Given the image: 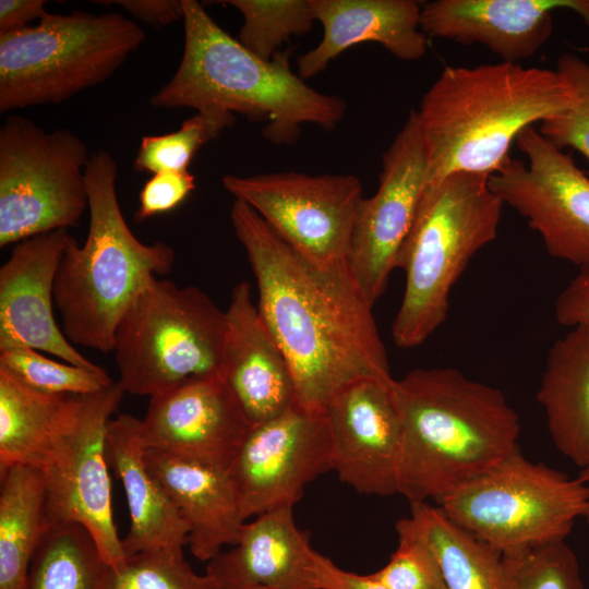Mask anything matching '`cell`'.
Returning <instances> with one entry per match:
<instances>
[{
  "instance_id": "cell-1",
  "label": "cell",
  "mask_w": 589,
  "mask_h": 589,
  "mask_svg": "<svg viewBox=\"0 0 589 589\" xmlns=\"http://www.w3.org/2000/svg\"><path fill=\"white\" fill-rule=\"evenodd\" d=\"M230 219L254 273L261 317L289 364L297 404L325 412L354 382L392 385L373 304L349 263L314 265L242 201H233Z\"/></svg>"
},
{
  "instance_id": "cell-2",
  "label": "cell",
  "mask_w": 589,
  "mask_h": 589,
  "mask_svg": "<svg viewBox=\"0 0 589 589\" xmlns=\"http://www.w3.org/2000/svg\"><path fill=\"white\" fill-rule=\"evenodd\" d=\"M401 428L398 494L438 503L518 448L520 421L496 387L454 368L414 369L392 385Z\"/></svg>"
},
{
  "instance_id": "cell-3",
  "label": "cell",
  "mask_w": 589,
  "mask_h": 589,
  "mask_svg": "<svg viewBox=\"0 0 589 589\" xmlns=\"http://www.w3.org/2000/svg\"><path fill=\"white\" fill-rule=\"evenodd\" d=\"M574 101L573 88L554 70L503 61L446 67L416 110L428 183L455 172L492 176L522 130Z\"/></svg>"
},
{
  "instance_id": "cell-4",
  "label": "cell",
  "mask_w": 589,
  "mask_h": 589,
  "mask_svg": "<svg viewBox=\"0 0 589 589\" xmlns=\"http://www.w3.org/2000/svg\"><path fill=\"white\" fill-rule=\"evenodd\" d=\"M184 47L172 77L149 99L155 108L218 109L265 123L275 145L298 141L303 124L335 129L346 101L318 92L293 73L291 48L263 60L231 37L195 0H183Z\"/></svg>"
},
{
  "instance_id": "cell-5",
  "label": "cell",
  "mask_w": 589,
  "mask_h": 589,
  "mask_svg": "<svg viewBox=\"0 0 589 589\" xmlns=\"http://www.w3.org/2000/svg\"><path fill=\"white\" fill-rule=\"evenodd\" d=\"M112 155L91 154L85 178L89 221L85 242L70 236L53 286L61 329L77 346L113 350L120 317L156 275L168 274L175 252L168 244L144 243L124 220L117 191Z\"/></svg>"
},
{
  "instance_id": "cell-6",
  "label": "cell",
  "mask_w": 589,
  "mask_h": 589,
  "mask_svg": "<svg viewBox=\"0 0 589 589\" xmlns=\"http://www.w3.org/2000/svg\"><path fill=\"white\" fill-rule=\"evenodd\" d=\"M489 177L455 172L425 185L396 259L406 276L392 325L399 348L423 344L446 320L449 294L470 260L498 232L504 204Z\"/></svg>"
},
{
  "instance_id": "cell-7",
  "label": "cell",
  "mask_w": 589,
  "mask_h": 589,
  "mask_svg": "<svg viewBox=\"0 0 589 589\" xmlns=\"http://www.w3.org/2000/svg\"><path fill=\"white\" fill-rule=\"evenodd\" d=\"M119 13L46 12L0 34V111L61 104L110 77L145 40Z\"/></svg>"
},
{
  "instance_id": "cell-8",
  "label": "cell",
  "mask_w": 589,
  "mask_h": 589,
  "mask_svg": "<svg viewBox=\"0 0 589 589\" xmlns=\"http://www.w3.org/2000/svg\"><path fill=\"white\" fill-rule=\"evenodd\" d=\"M227 320L202 289L153 278L115 332L124 393L149 398L200 376L220 374Z\"/></svg>"
},
{
  "instance_id": "cell-9",
  "label": "cell",
  "mask_w": 589,
  "mask_h": 589,
  "mask_svg": "<svg viewBox=\"0 0 589 589\" xmlns=\"http://www.w3.org/2000/svg\"><path fill=\"white\" fill-rule=\"evenodd\" d=\"M589 492L526 458L519 447L437 505L457 525L502 555L564 541L588 508Z\"/></svg>"
},
{
  "instance_id": "cell-10",
  "label": "cell",
  "mask_w": 589,
  "mask_h": 589,
  "mask_svg": "<svg viewBox=\"0 0 589 589\" xmlns=\"http://www.w3.org/2000/svg\"><path fill=\"white\" fill-rule=\"evenodd\" d=\"M91 155L73 132L9 116L0 128V247L79 224Z\"/></svg>"
},
{
  "instance_id": "cell-11",
  "label": "cell",
  "mask_w": 589,
  "mask_h": 589,
  "mask_svg": "<svg viewBox=\"0 0 589 589\" xmlns=\"http://www.w3.org/2000/svg\"><path fill=\"white\" fill-rule=\"evenodd\" d=\"M123 394L115 381L86 395L76 418L53 438L35 466L43 474L48 524L82 525L112 569L123 563L125 553L112 515L105 434Z\"/></svg>"
},
{
  "instance_id": "cell-12",
  "label": "cell",
  "mask_w": 589,
  "mask_h": 589,
  "mask_svg": "<svg viewBox=\"0 0 589 589\" xmlns=\"http://www.w3.org/2000/svg\"><path fill=\"white\" fill-rule=\"evenodd\" d=\"M224 188L248 204L293 250L321 267L348 263L362 183L353 175L297 171L226 175Z\"/></svg>"
},
{
  "instance_id": "cell-13",
  "label": "cell",
  "mask_w": 589,
  "mask_h": 589,
  "mask_svg": "<svg viewBox=\"0 0 589 589\" xmlns=\"http://www.w3.org/2000/svg\"><path fill=\"white\" fill-rule=\"evenodd\" d=\"M516 144L527 163L509 158L489 177L492 192L537 231L546 252L578 268L589 264V176L533 125Z\"/></svg>"
},
{
  "instance_id": "cell-14",
  "label": "cell",
  "mask_w": 589,
  "mask_h": 589,
  "mask_svg": "<svg viewBox=\"0 0 589 589\" xmlns=\"http://www.w3.org/2000/svg\"><path fill=\"white\" fill-rule=\"evenodd\" d=\"M428 184V157L414 109L382 155L376 192L363 197L352 233L348 263L374 305L384 293L399 250L413 224Z\"/></svg>"
},
{
  "instance_id": "cell-15",
  "label": "cell",
  "mask_w": 589,
  "mask_h": 589,
  "mask_svg": "<svg viewBox=\"0 0 589 589\" xmlns=\"http://www.w3.org/2000/svg\"><path fill=\"white\" fill-rule=\"evenodd\" d=\"M332 470V438L325 412L297 402L286 412L251 426L229 469L242 520L293 507L308 483Z\"/></svg>"
},
{
  "instance_id": "cell-16",
  "label": "cell",
  "mask_w": 589,
  "mask_h": 589,
  "mask_svg": "<svg viewBox=\"0 0 589 589\" xmlns=\"http://www.w3.org/2000/svg\"><path fill=\"white\" fill-rule=\"evenodd\" d=\"M250 429L220 374L194 377L151 397L142 420L148 449L225 470L230 469Z\"/></svg>"
},
{
  "instance_id": "cell-17",
  "label": "cell",
  "mask_w": 589,
  "mask_h": 589,
  "mask_svg": "<svg viewBox=\"0 0 589 589\" xmlns=\"http://www.w3.org/2000/svg\"><path fill=\"white\" fill-rule=\"evenodd\" d=\"M392 385L373 380L354 382L336 394L325 409L332 470L362 494H398L401 428Z\"/></svg>"
},
{
  "instance_id": "cell-18",
  "label": "cell",
  "mask_w": 589,
  "mask_h": 589,
  "mask_svg": "<svg viewBox=\"0 0 589 589\" xmlns=\"http://www.w3.org/2000/svg\"><path fill=\"white\" fill-rule=\"evenodd\" d=\"M70 236L59 229L24 239L1 266L0 350L27 347L98 370L68 340L53 315L55 278Z\"/></svg>"
},
{
  "instance_id": "cell-19",
  "label": "cell",
  "mask_w": 589,
  "mask_h": 589,
  "mask_svg": "<svg viewBox=\"0 0 589 589\" xmlns=\"http://www.w3.org/2000/svg\"><path fill=\"white\" fill-rule=\"evenodd\" d=\"M558 9L575 11L589 26V0H433L422 3L420 27L428 37L481 44L517 63L549 40Z\"/></svg>"
},
{
  "instance_id": "cell-20",
  "label": "cell",
  "mask_w": 589,
  "mask_h": 589,
  "mask_svg": "<svg viewBox=\"0 0 589 589\" xmlns=\"http://www.w3.org/2000/svg\"><path fill=\"white\" fill-rule=\"evenodd\" d=\"M225 311L227 330L220 375L250 425L255 426L283 414L297 402L293 377L261 317L248 281L235 285Z\"/></svg>"
},
{
  "instance_id": "cell-21",
  "label": "cell",
  "mask_w": 589,
  "mask_h": 589,
  "mask_svg": "<svg viewBox=\"0 0 589 589\" xmlns=\"http://www.w3.org/2000/svg\"><path fill=\"white\" fill-rule=\"evenodd\" d=\"M316 553L293 507H281L244 522L237 543L208 561L205 575L215 589H318Z\"/></svg>"
},
{
  "instance_id": "cell-22",
  "label": "cell",
  "mask_w": 589,
  "mask_h": 589,
  "mask_svg": "<svg viewBox=\"0 0 589 589\" xmlns=\"http://www.w3.org/2000/svg\"><path fill=\"white\" fill-rule=\"evenodd\" d=\"M322 40L297 59L303 79L322 73L345 50L362 43L382 45L405 61L422 58L428 36L420 27L421 2L416 0H310Z\"/></svg>"
},
{
  "instance_id": "cell-23",
  "label": "cell",
  "mask_w": 589,
  "mask_h": 589,
  "mask_svg": "<svg viewBox=\"0 0 589 589\" xmlns=\"http://www.w3.org/2000/svg\"><path fill=\"white\" fill-rule=\"evenodd\" d=\"M145 460L189 525L188 543L197 560L208 562L237 543L245 521L229 470L148 448Z\"/></svg>"
},
{
  "instance_id": "cell-24",
  "label": "cell",
  "mask_w": 589,
  "mask_h": 589,
  "mask_svg": "<svg viewBox=\"0 0 589 589\" xmlns=\"http://www.w3.org/2000/svg\"><path fill=\"white\" fill-rule=\"evenodd\" d=\"M105 448L108 465L122 482L130 513V531L122 540L125 556L188 544L189 525L146 465L142 420L127 413L111 419Z\"/></svg>"
},
{
  "instance_id": "cell-25",
  "label": "cell",
  "mask_w": 589,
  "mask_h": 589,
  "mask_svg": "<svg viewBox=\"0 0 589 589\" xmlns=\"http://www.w3.org/2000/svg\"><path fill=\"white\" fill-rule=\"evenodd\" d=\"M537 400L555 447L580 469L589 465V326L569 327L550 347Z\"/></svg>"
},
{
  "instance_id": "cell-26",
  "label": "cell",
  "mask_w": 589,
  "mask_h": 589,
  "mask_svg": "<svg viewBox=\"0 0 589 589\" xmlns=\"http://www.w3.org/2000/svg\"><path fill=\"white\" fill-rule=\"evenodd\" d=\"M85 397L36 392L0 370V470L17 464L35 467L76 418Z\"/></svg>"
},
{
  "instance_id": "cell-27",
  "label": "cell",
  "mask_w": 589,
  "mask_h": 589,
  "mask_svg": "<svg viewBox=\"0 0 589 589\" xmlns=\"http://www.w3.org/2000/svg\"><path fill=\"white\" fill-rule=\"evenodd\" d=\"M434 554L447 589H505L503 556L454 522L438 505L410 504L396 522Z\"/></svg>"
},
{
  "instance_id": "cell-28",
  "label": "cell",
  "mask_w": 589,
  "mask_h": 589,
  "mask_svg": "<svg viewBox=\"0 0 589 589\" xmlns=\"http://www.w3.org/2000/svg\"><path fill=\"white\" fill-rule=\"evenodd\" d=\"M0 589H25L33 556L49 527L41 472L28 465L0 470Z\"/></svg>"
},
{
  "instance_id": "cell-29",
  "label": "cell",
  "mask_w": 589,
  "mask_h": 589,
  "mask_svg": "<svg viewBox=\"0 0 589 589\" xmlns=\"http://www.w3.org/2000/svg\"><path fill=\"white\" fill-rule=\"evenodd\" d=\"M109 569L82 525H49L31 562L25 589H106Z\"/></svg>"
},
{
  "instance_id": "cell-30",
  "label": "cell",
  "mask_w": 589,
  "mask_h": 589,
  "mask_svg": "<svg viewBox=\"0 0 589 589\" xmlns=\"http://www.w3.org/2000/svg\"><path fill=\"white\" fill-rule=\"evenodd\" d=\"M243 15L238 41L256 57L269 61L292 36L309 33L315 22L310 0L220 1Z\"/></svg>"
},
{
  "instance_id": "cell-31",
  "label": "cell",
  "mask_w": 589,
  "mask_h": 589,
  "mask_svg": "<svg viewBox=\"0 0 589 589\" xmlns=\"http://www.w3.org/2000/svg\"><path fill=\"white\" fill-rule=\"evenodd\" d=\"M235 122L236 115L228 111H196L175 132L143 136L133 168L135 171L153 175L160 171H187L199 149Z\"/></svg>"
},
{
  "instance_id": "cell-32",
  "label": "cell",
  "mask_w": 589,
  "mask_h": 589,
  "mask_svg": "<svg viewBox=\"0 0 589 589\" xmlns=\"http://www.w3.org/2000/svg\"><path fill=\"white\" fill-rule=\"evenodd\" d=\"M0 370L23 385L50 395L94 394L115 382L103 368L92 370L58 362L27 347L0 350Z\"/></svg>"
},
{
  "instance_id": "cell-33",
  "label": "cell",
  "mask_w": 589,
  "mask_h": 589,
  "mask_svg": "<svg viewBox=\"0 0 589 589\" xmlns=\"http://www.w3.org/2000/svg\"><path fill=\"white\" fill-rule=\"evenodd\" d=\"M106 589H215L211 579L197 575L184 560L182 549L158 548L127 555L110 567Z\"/></svg>"
},
{
  "instance_id": "cell-34",
  "label": "cell",
  "mask_w": 589,
  "mask_h": 589,
  "mask_svg": "<svg viewBox=\"0 0 589 589\" xmlns=\"http://www.w3.org/2000/svg\"><path fill=\"white\" fill-rule=\"evenodd\" d=\"M502 556L505 589H584L577 557L565 540Z\"/></svg>"
},
{
  "instance_id": "cell-35",
  "label": "cell",
  "mask_w": 589,
  "mask_h": 589,
  "mask_svg": "<svg viewBox=\"0 0 589 589\" xmlns=\"http://www.w3.org/2000/svg\"><path fill=\"white\" fill-rule=\"evenodd\" d=\"M556 71L575 94L574 104L540 122L539 132L556 147H572L589 163V63L572 53L557 60ZM589 176V170H588Z\"/></svg>"
},
{
  "instance_id": "cell-36",
  "label": "cell",
  "mask_w": 589,
  "mask_h": 589,
  "mask_svg": "<svg viewBox=\"0 0 589 589\" xmlns=\"http://www.w3.org/2000/svg\"><path fill=\"white\" fill-rule=\"evenodd\" d=\"M396 532L398 545L388 563L370 575L389 589H447L430 548L402 528Z\"/></svg>"
},
{
  "instance_id": "cell-37",
  "label": "cell",
  "mask_w": 589,
  "mask_h": 589,
  "mask_svg": "<svg viewBox=\"0 0 589 589\" xmlns=\"http://www.w3.org/2000/svg\"><path fill=\"white\" fill-rule=\"evenodd\" d=\"M195 189V178L189 171L154 173L139 194L137 223L167 213L179 206Z\"/></svg>"
},
{
  "instance_id": "cell-38",
  "label": "cell",
  "mask_w": 589,
  "mask_h": 589,
  "mask_svg": "<svg viewBox=\"0 0 589 589\" xmlns=\"http://www.w3.org/2000/svg\"><path fill=\"white\" fill-rule=\"evenodd\" d=\"M556 321L567 328L589 326V264L578 273L558 294L554 304Z\"/></svg>"
},
{
  "instance_id": "cell-39",
  "label": "cell",
  "mask_w": 589,
  "mask_h": 589,
  "mask_svg": "<svg viewBox=\"0 0 589 589\" xmlns=\"http://www.w3.org/2000/svg\"><path fill=\"white\" fill-rule=\"evenodd\" d=\"M99 4H117L137 20L153 26H167L183 21V0H116L94 1Z\"/></svg>"
},
{
  "instance_id": "cell-40",
  "label": "cell",
  "mask_w": 589,
  "mask_h": 589,
  "mask_svg": "<svg viewBox=\"0 0 589 589\" xmlns=\"http://www.w3.org/2000/svg\"><path fill=\"white\" fill-rule=\"evenodd\" d=\"M314 574L318 589H389L371 575L341 569L318 552L315 556Z\"/></svg>"
},
{
  "instance_id": "cell-41",
  "label": "cell",
  "mask_w": 589,
  "mask_h": 589,
  "mask_svg": "<svg viewBox=\"0 0 589 589\" xmlns=\"http://www.w3.org/2000/svg\"><path fill=\"white\" fill-rule=\"evenodd\" d=\"M45 4V0H1L0 34L17 32L40 20L46 13Z\"/></svg>"
},
{
  "instance_id": "cell-42",
  "label": "cell",
  "mask_w": 589,
  "mask_h": 589,
  "mask_svg": "<svg viewBox=\"0 0 589 589\" xmlns=\"http://www.w3.org/2000/svg\"><path fill=\"white\" fill-rule=\"evenodd\" d=\"M578 478L585 483L589 492V465L580 470ZM584 518L589 525V500H588V508Z\"/></svg>"
},
{
  "instance_id": "cell-43",
  "label": "cell",
  "mask_w": 589,
  "mask_h": 589,
  "mask_svg": "<svg viewBox=\"0 0 589 589\" xmlns=\"http://www.w3.org/2000/svg\"><path fill=\"white\" fill-rule=\"evenodd\" d=\"M248 589H269V588L263 587V586H254V587H251V588H248Z\"/></svg>"
}]
</instances>
